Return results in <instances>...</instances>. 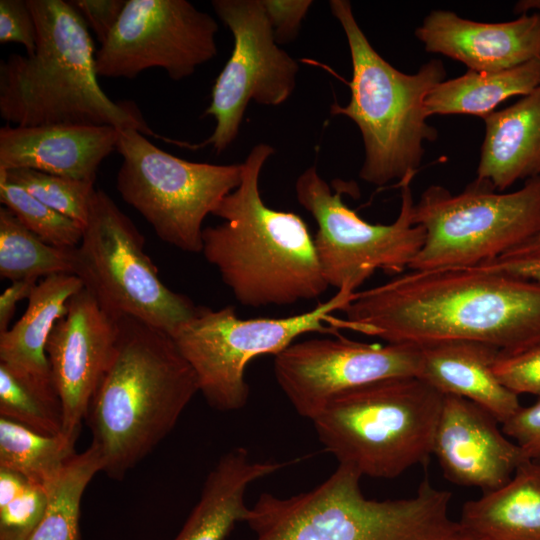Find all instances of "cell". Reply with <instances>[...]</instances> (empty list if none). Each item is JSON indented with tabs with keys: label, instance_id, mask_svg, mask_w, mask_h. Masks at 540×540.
<instances>
[{
	"label": "cell",
	"instance_id": "1",
	"mask_svg": "<svg viewBox=\"0 0 540 540\" xmlns=\"http://www.w3.org/2000/svg\"><path fill=\"white\" fill-rule=\"evenodd\" d=\"M352 331L424 346L467 340L515 353L540 343V284L484 266L411 270L356 292Z\"/></svg>",
	"mask_w": 540,
	"mask_h": 540
},
{
	"label": "cell",
	"instance_id": "2",
	"mask_svg": "<svg viewBox=\"0 0 540 540\" xmlns=\"http://www.w3.org/2000/svg\"><path fill=\"white\" fill-rule=\"evenodd\" d=\"M274 152L266 143L251 149L242 163L239 186L212 214L223 222L202 232L205 259L235 299L248 307L312 300L329 287L304 220L268 207L261 197V171Z\"/></svg>",
	"mask_w": 540,
	"mask_h": 540
},
{
	"label": "cell",
	"instance_id": "3",
	"mask_svg": "<svg viewBox=\"0 0 540 540\" xmlns=\"http://www.w3.org/2000/svg\"><path fill=\"white\" fill-rule=\"evenodd\" d=\"M113 360L87 414L103 470L121 480L173 430L198 380L172 337L140 320H118Z\"/></svg>",
	"mask_w": 540,
	"mask_h": 540
},
{
	"label": "cell",
	"instance_id": "4",
	"mask_svg": "<svg viewBox=\"0 0 540 540\" xmlns=\"http://www.w3.org/2000/svg\"><path fill=\"white\" fill-rule=\"evenodd\" d=\"M36 29L32 55L0 64V115L14 126H113L160 137L133 103H116L101 89L87 24L63 0H27Z\"/></svg>",
	"mask_w": 540,
	"mask_h": 540
},
{
	"label": "cell",
	"instance_id": "5",
	"mask_svg": "<svg viewBox=\"0 0 540 540\" xmlns=\"http://www.w3.org/2000/svg\"><path fill=\"white\" fill-rule=\"evenodd\" d=\"M361 478L338 464L308 491L260 494L245 522L255 540H485L451 517V492L427 477L414 496L386 500L367 498Z\"/></svg>",
	"mask_w": 540,
	"mask_h": 540
},
{
	"label": "cell",
	"instance_id": "6",
	"mask_svg": "<svg viewBox=\"0 0 540 540\" xmlns=\"http://www.w3.org/2000/svg\"><path fill=\"white\" fill-rule=\"evenodd\" d=\"M329 6L345 33L352 63L350 100L345 106L333 103L331 114L346 116L360 130L364 161L359 177L376 186L413 178L425 143L438 138V130L427 122L424 101L446 79L445 66L431 59L416 73L399 71L373 48L350 1L331 0Z\"/></svg>",
	"mask_w": 540,
	"mask_h": 540
},
{
	"label": "cell",
	"instance_id": "7",
	"mask_svg": "<svg viewBox=\"0 0 540 540\" xmlns=\"http://www.w3.org/2000/svg\"><path fill=\"white\" fill-rule=\"evenodd\" d=\"M443 397L418 377L388 378L334 395L311 421L339 464L393 479L433 454Z\"/></svg>",
	"mask_w": 540,
	"mask_h": 540
},
{
	"label": "cell",
	"instance_id": "8",
	"mask_svg": "<svg viewBox=\"0 0 540 540\" xmlns=\"http://www.w3.org/2000/svg\"><path fill=\"white\" fill-rule=\"evenodd\" d=\"M355 294L340 290L309 311L281 318L241 319L233 306H197L194 315L170 336L194 370L208 405L222 412L237 411L248 402L245 370L252 359L276 356L309 332L337 336L339 330H351L345 318L333 313L342 311Z\"/></svg>",
	"mask_w": 540,
	"mask_h": 540
},
{
	"label": "cell",
	"instance_id": "9",
	"mask_svg": "<svg viewBox=\"0 0 540 540\" xmlns=\"http://www.w3.org/2000/svg\"><path fill=\"white\" fill-rule=\"evenodd\" d=\"M413 221L426 237L409 269L488 263L540 233V175L509 193L477 177L455 195L431 185L414 204Z\"/></svg>",
	"mask_w": 540,
	"mask_h": 540
},
{
	"label": "cell",
	"instance_id": "10",
	"mask_svg": "<svg viewBox=\"0 0 540 540\" xmlns=\"http://www.w3.org/2000/svg\"><path fill=\"white\" fill-rule=\"evenodd\" d=\"M122 163L116 177L121 198L137 210L164 242L202 252L203 222L242 179L241 164H210L178 158L134 128L119 130Z\"/></svg>",
	"mask_w": 540,
	"mask_h": 540
},
{
	"label": "cell",
	"instance_id": "11",
	"mask_svg": "<svg viewBox=\"0 0 540 540\" xmlns=\"http://www.w3.org/2000/svg\"><path fill=\"white\" fill-rule=\"evenodd\" d=\"M75 275L116 319L128 316L169 335L197 306L169 289L144 251V238L111 197L96 189L79 245Z\"/></svg>",
	"mask_w": 540,
	"mask_h": 540
},
{
	"label": "cell",
	"instance_id": "12",
	"mask_svg": "<svg viewBox=\"0 0 540 540\" xmlns=\"http://www.w3.org/2000/svg\"><path fill=\"white\" fill-rule=\"evenodd\" d=\"M412 179L398 183L399 214L393 223L382 225L367 222L349 208L342 190L333 193L315 165L299 175L296 198L316 222L315 250L329 287L355 293L377 270L400 274L409 268L426 237L425 229L413 221Z\"/></svg>",
	"mask_w": 540,
	"mask_h": 540
},
{
	"label": "cell",
	"instance_id": "13",
	"mask_svg": "<svg viewBox=\"0 0 540 540\" xmlns=\"http://www.w3.org/2000/svg\"><path fill=\"white\" fill-rule=\"evenodd\" d=\"M211 4L231 31L234 45L203 113L215 119L213 133L201 143L184 142L183 146L200 149L211 145L219 154L238 136L251 100L277 106L291 96L299 65L276 43L262 0H213Z\"/></svg>",
	"mask_w": 540,
	"mask_h": 540
},
{
	"label": "cell",
	"instance_id": "14",
	"mask_svg": "<svg viewBox=\"0 0 540 540\" xmlns=\"http://www.w3.org/2000/svg\"><path fill=\"white\" fill-rule=\"evenodd\" d=\"M218 24L186 0H127L95 54L97 76L133 79L162 68L179 81L217 55Z\"/></svg>",
	"mask_w": 540,
	"mask_h": 540
},
{
	"label": "cell",
	"instance_id": "15",
	"mask_svg": "<svg viewBox=\"0 0 540 540\" xmlns=\"http://www.w3.org/2000/svg\"><path fill=\"white\" fill-rule=\"evenodd\" d=\"M421 347L367 344L341 335L294 342L274 356L277 384L295 411L313 420L334 395L374 381L418 377Z\"/></svg>",
	"mask_w": 540,
	"mask_h": 540
},
{
	"label": "cell",
	"instance_id": "16",
	"mask_svg": "<svg viewBox=\"0 0 540 540\" xmlns=\"http://www.w3.org/2000/svg\"><path fill=\"white\" fill-rule=\"evenodd\" d=\"M118 320L83 287L71 297L66 314L48 337L45 350L63 406L65 436L78 438L82 421L113 360Z\"/></svg>",
	"mask_w": 540,
	"mask_h": 540
},
{
	"label": "cell",
	"instance_id": "17",
	"mask_svg": "<svg viewBox=\"0 0 540 540\" xmlns=\"http://www.w3.org/2000/svg\"><path fill=\"white\" fill-rule=\"evenodd\" d=\"M497 422L476 403L444 395L433 455L449 481L480 488L483 493L493 491L506 484L526 461Z\"/></svg>",
	"mask_w": 540,
	"mask_h": 540
},
{
	"label": "cell",
	"instance_id": "18",
	"mask_svg": "<svg viewBox=\"0 0 540 540\" xmlns=\"http://www.w3.org/2000/svg\"><path fill=\"white\" fill-rule=\"evenodd\" d=\"M428 53L441 54L478 72L501 71L540 60V13L485 23L450 10H432L415 29Z\"/></svg>",
	"mask_w": 540,
	"mask_h": 540
},
{
	"label": "cell",
	"instance_id": "19",
	"mask_svg": "<svg viewBox=\"0 0 540 540\" xmlns=\"http://www.w3.org/2000/svg\"><path fill=\"white\" fill-rule=\"evenodd\" d=\"M113 126H11L0 129V169L28 168L94 182L102 161L116 149Z\"/></svg>",
	"mask_w": 540,
	"mask_h": 540
},
{
	"label": "cell",
	"instance_id": "20",
	"mask_svg": "<svg viewBox=\"0 0 540 540\" xmlns=\"http://www.w3.org/2000/svg\"><path fill=\"white\" fill-rule=\"evenodd\" d=\"M421 347L418 378L443 395L468 399L503 423L520 407L518 395L493 372L500 350L487 343L456 340Z\"/></svg>",
	"mask_w": 540,
	"mask_h": 540
},
{
	"label": "cell",
	"instance_id": "21",
	"mask_svg": "<svg viewBox=\"0 0 540 540\" xmlns=\"http://www.w3.org/2000/svg\"><path fill=\"white\" fill-rule=\"evenodd\" d=\"M288 465L253 460L245 447L230 449L208 473L198 502L172 540H225L235 524L246 519L249 487Z\"/></svg>",
	"mask_w": 540,
	"mask_h": 540
},
{
	"label": "cell",
	"instance_id": "22",
	"mask_svg": "<svg viewBox=\"0 0 540 540\" xmlns=\"http://www.w3.org/2000/svg\"><path fill=\"white\" fill-rule=\"evenodd\" d=\"M483 120L477 178L503 192L518 180L540 175V85Z\"/></svg>",
	"mask_w": 540,
	"mask_h": 540
},
{
	"label": "cell",
	"instance_id": "23",
	"mask_svg": "<svg viewBox=\"0 0 540 540\" xmlns=\"http://www.w3.org/2000/svg\"><path fill=\"white\" fill-rule=\"evenodd\" d=\"M459 521L485 540H540V461L522 462L506 484L467 501Z\"/></svg>",
	"mask_w": 540,
	"mask_h": 540
},
{
	"label": "cell",
	"instance_id": "24",
	"mask_svg": "<svg viewBox=\"0 0 540 540\" xmlns=\"http://www.w3.org/2000/svg\"><path fill=\"white\" fill-rule=\"evenodd\" d=\"M83 287L73 274H55L37 283L22 317L0 333V363L52 380L46 343L56 322L66 314L69 300Z\"/></svg>",
	"mask_w": 540,
	"mask_h": 540
},
{
	"label": "cell",
	"instance_id": "25",
	"mask_svg": "<svg viewBox=\"0 0 540 540\" xmlns=\"http://www.w3.org/2000/svg\"><path fill=\"white\" fill-rule=\"evenodd\" d=\"M540 85V60L492 72L468 70L438 83L425 98L424 110L434 115L464 114L485 118L503 101L524 96Z\"/></svg>",
	"mask_w": 540,
	"mask_h": 540
},
{
	"label": "cell",
	"instance_id": "26",
	"mask_svg": "<svg viewBox=\"0 0 540 540\" xmlns=\"http://www.w3.org/2000/svg\"><path fill=\"white\" fill-rule=\"evenodd\" d=\"M76 441L65 435H43L0 417V469L48 489L76 455Z\"/></svg>",
	"mask_w": 540,
	"mask_h": 540
},
{
	"label": "cell",
	"instance_id": "27",
	"mask_svg": "<svg viewBox=\"0 0 540 540\" xmlns=\"http://www.w3.org/2000/svg\"><path fill=\"white\" fill-rule=\"evenodd\" d=\"M75 275V248L50 245L0 208V276L13 281Z\"/></svg>",
	"mask_w": 540,
	"mask_h": 540
},
{
	"label": "cell",
	"instance_id": "28",
	"mask_svg": "<svg viewBox=\"0 0 540 540\" xmlns=\"http://www.w3.org/2000/svg\"><path fill=\"white\" fill-rule=\"evenodd\" d=\"M102 470V457L95 445L76 454L47 489L46 511L27 540H81L82 497L92 478Z\"/></svg>",
	"mask_w": 540,
	"mask_h": 540
},
{
	"label": "cell",
	"instance_id": "29",
	"mask_svg": "<svg viewBox=\"0 0 540 540\" xmlns=\"http://www.w3.org/2000/svg\"><path fill=\"white\" fill-rule=\"evenodd\" d=\"M0 417L43 435H64L63 406L53 381L4 363H0Z\"/></svg>",
	"mask_w": 540,
	"mask_h": 540
},
{
	"label": "cell",
	"instance_id": "30",
	"mask_svg": "<svg viewBox=\"0 0 540 540\" xmlns=\"http://www.w3.org/2000/svg\"><path fill=\"white\" fill-rule=\"evenodd\" d=\"M0 201L30 231L46 243L61 248H76L83 227L73 219L37 200L0 173Z\"/></svg>",
	"mask_w": 540,
	"mask_h": 540
},
{
	"label": "cell",
	"instance_id": "31",
	"mask_svg": "<svg viewBox=\"0 0 540 540\" xmlns=\"http://www.w3.org/2000/svg\"><path fill=\"white\" fill-rule=\"evenodd\" d=\"M8 180L19 185L40 202L73 219L83 228L87 223L94 182L75 180L28 168L0 169Z\"/></svg>",
	"mask_w": 540,
	"mask_h": 540
},
{
	"label": "cell",
	"instance_id": "32",
	"mask_svg": "<svg viewBox=\"0 0 540 540\" xmlns=\"http://www.w3.org/2000/svg\"><path fill=\"white\" fill-rule=\"evenodd\" d=\"M48 500L46 488L0 469V540H27L44 516Z\"/></svg>",
	"mask_w": 540,
	"mask_h": 540
},
{
	"label": "cell",
	"instance_id": "33",
	"mask_svg": "<svg viewBox=\"0 0 540 540\" xmlns=\"http://www.w3.org/2000/svg\"><path fill=\"white\" fill-rule=\"evenodd\" d=\"M492 369L514 394L540 395V343L515 353L500 351Z\"/></svg>",
	"mask_w": 540,
	"mask_h": 540
},
{
	"label": "cell",
	"instance_id": "34",
	"mask_svg": "<svg viewBox=\"0 0 540 540\" xmlns=\"http://www.w3.org/2000/svg\"><path fill=\"white\" fill-rule=\"evenodd\" d=\"M36 39V24L27 0H1L0 42L22 44L27 55H32Z\"/></svg>",
	"mask_w": 540,
	"mask_h": 540
},
{
	"label": "cell",
	"instance_id": "35",
	"mask_svg": "<svg viewBox=\"0 0 540 540\" xmlns=\"http://www.w3.org/2000/svg\"><path fill=\"white\" fill-rule=\"evenodd\" d=\"M502 432L515 439L526 460L540 461V399L521 406L502 423Z\"/></svg>",
	"mask_w": 540,
	"mask_h": 540
},
{
	"label": "cell",
	"instance_id": "36",
	"mask_svg": "<svg viewBox=\"0 0 540 540\" xmlns=\"http://www.w3.org/2000/svg\"><path fill=\"white\" fill-rule=\"evenodd\" d=\"M313 1L262 0L277 44L293 41Z\"/></svg>",
	"mask_w": 540,
	"mask_h": 540
},
{
	"label": "cell",
	"instance_id": "37",
	"mask_svg": "<svg viewBox=\"0 0 540 540\" xmlns=\"http://www.w3.org/2000/svg\"><path fill=\"white\" fill-rule=\"evenodd\" d=\"M127 0H73L69 3L103 44L117 24Z\"/></svg>",
	"mask_w": 540,
	"mask_h": 540
},
{
	"label": "cell",
	"instance_id": "38",
	"mask_svg": "<svg viewBox=\"0 0 540 540\" xmlns=\"http://www.w3.org/2000/svg\"><path fill=\"white\" fill-rule=\"evenodd\" d=\"M478 266L540 284V254L498 258Z\"/></svg>",
	"mask_w": 540,
	"mask_h": 540
},
{
	"label": "cell",
	"instance_id": "39",
	"mask_svg": "<svg viewBox=\"0 0 540 540\" xmlns=\"http://www.w3.org/2000/svg\"><path fill=\"white\" fill-rule=\"evenodd\" d=\"M37 280L27 279L13 281L0 295V333L9 329L18 302L29 299Z\"/></svg>",
	"mask_w": 540,
	"mask_h": 540
},
{
	"label": "cell",
	"instance_id": "40",
	"mask_svg": "<svg viewBox=\"0 0 540 540\" xmlns=\"http://www.w3.org/2000/svg\"><path fill=\"white\" fill-rule=\"evenodd\" d=\"M540 254V233L499 258H513Z\"/></svg>",
	"mask_w": 540,
	"mask_h": 540
},
{
	"label": "cell",
	"instance_id": "41",
	"mask_svg": "<svg viewBox=\"0 0 540 540\" xmlns=\"http://www.w3.org/2000/svg\"><path fill=\"white\" fill-rule=\"evenodd\" d=\"M530 11L540 13V0H520L513 7L514 14L520 16Z\"/></svg>",
	"mask_w": 540,
	"mask_h": 540
}]
</instances>
